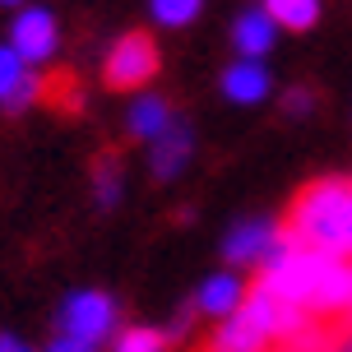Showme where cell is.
Instances as JSON below:
<instances>
[{
    "label": "cell",
    "instance_id": "6da1fadb",
    "mask_svg": "<svg viewBox=\"0 0 352 352\" xmlns=\"http://www.w3.org/2000/svg\"><path fill=\"white\" fill-rule=\"evenodd\" d=\"M278 236L301 250H324V255L348 260L352 255V181H311L292 199Z\"/></svg>",
    "mask_w": 352,
    "mask_h": 352
},
{
    "label": "cell",
    "instance_id": "7a4b0ae2",
    "mask_svg": "<svg viewBox=\"0 0 352 352\" xmlns=\"http://www.w3.org/2000/svg\"><path fill=\"white\" fill-rule=\"evenodd\" d=\"M116 329V301L107 292H70L65 306H60V338H74V343H102L107 334Z\"/></svg>",
    "mask_w": 352,
    "mask_h": 352
},
{
    "label": "cell",
    "instance_id": "3957f363",
    "mask_svg": "<svg viewBox=\"0 0 352 352\" xmlns=\"http://www.w3.org/2000/svg\"><path fill=\"white\" fill-rule=\"evenodd\" d=\"M158 74V47H153V37L148 33H125L111 52H107V65H102V79L107 88H144L148 79Z\"/></svg>",
    "mask_w": 352,
    "mask_h": 352
},
{
    "label": "cell",
    "instance_id": "277c9868",
    "mask_svg": "<svg viewBox=\"0 0 352 352\" xmlns=\"http://www.w3.org/2000/svg\"><path fill=\"white\" fill-rule=\"evenodd\" d=\"M56 19L47 10H19L14 23H10V52L23 60V65H42V60H52L56 52Z\"/></svg>",
    "mask_w": 352,
    "mask_h": 352
},
{
    "label": "cell",
    "instance_id": "5b68a950",
    "mask_svg": "<svg viewBox=\"0 0 352 352\" xmlns=\"http://www.w3.org/2000/svg\"><path fill=\"white\" fill-rule=\"evenodd\" d=\"M274 236H278V228H274V223H260V218L236 223V228L228 232V241H223V255H228V260H236V264L264 260V255H269V246H274Z\"/></svg>",
    "mask_w": 352,
    "mask_h": 352
},
{
    "label": "cell",
    "instance_id": "8992f818",
    "mask_svg": "<svg viewBox=\"0 0 352 352\" xmlns=\"http://www.w3.org/2000/svg\"><path fill=\"white\" fill-rule=\"evenodd\" d=\"M269 348H274V343L264 338L260 324H255L246 311H236L232 320H223V329L209 338V348H204V352H269Z\"/></svg>",
    "mask_w": 352,
    "mask_h": 352
},
{
    "label": "cell",
    "instance_id": "52a82bcc",
    "mask_svg": "<svg viewBox=\"0 0 352 352\" xmlns=\"http://www.w3.org/2000/svg\"><path fill=\"white\" fill-rule=\"evenodd\" d=\"M241 301H246V287L232 278V274H213L204 287H199V297H195V306L204 311V316H218V320H232L236 311H241Z\"/></svg>",
    "mask_w": 352,
    "mask_h": 352
},
{
    "label": "cell",
    "instance_id": "ba28073f",
    "mask_svg": "<svg viewBox=\"0 0 352 352\" xmlns=\"http://www.w3.org/2000/svg\"><path fill=\"white\" fill-rule=\"evenodd\" d=\"M232 42H236V52L246 56V60H260V56L274 47V19L264 14V10L236 14V23H232Z\"/></svg>",
    "mask_w": 352,
    "mask_h": 352
},
{
    "label": "cell",
    "instance_id": "9c48e42d",
    "mask_svg": "<svg viewBox=\"0 0 352 352\" xmlns=\"http://www.w3.org/2000/svg\"><path fill=\"white\" fill-rule=\"evenodd\" d=\"M172 107L162 102V98H140V102L130 107V116H125V125H130V135L135 140H148V144H158L167 130H172Z\"/></svg>",
    "mask_w": 352,
    "mask_h": 352
},
{
    "label": "cell",
    "instance_id": "30bf717a",
    "mask_svg": "<svg viewBox=\"0 0 352 352\" xmlns=\"http://www.w3.org/2000/svg\"><path fill=\"white\" fill-rule=\"evenodd\" d=\"M186 158H190V125L172 121V130L153 144V176H158V181H172V176L186 167Z\"/></svg>",
    "mask_w": 352,
    "mask_h": 352
},
{
    "label": "cell",
    "instance_id": "8fae6325",
    "mask_svg": "<svg viewBox=\"0 0 352 352\" xmlns=\"http://www.w3.org/2000/svg\"><path fill=\"white\" fill-rule=\"evenodd\" d=\"M223 93L232 102H260L269 93V74H264L260 60H236L228 74H223Z\"/></svg>",
    "mask_w": 352,
    "mask_h": 352
},
{
    "label": "cell",
    "instance_id": "7c38bea8",
    "mask_svg": "<svg viewBox=\"0 0 352 352\" xmlns=\"http://www.w3.org/2000/svg\"><path fill=\"white\" fill-rule=\"evenodd\" d=\"M264 14L274 19V28L283 23V28L301 33L320 19V0H264Z\"/></svg>",
    "mask_w": 352,
    "mask_h": 352
},
{
    "label": "cell",
    "instance_id": "4fadbf2b",
    "mask_svg": "<svg viewBox=\"0 0 352 352\" xmlns=\"http://www.w3.org/2000/svg\"><path fill=\"white\" fill-rule=\"evenodd\" d=\"M93 195H98L102 209H111L121 199V162L111 158V153H102V158L93 162Z\"/></svg>",
    "mask_w": 352,
    "mask_h": 352
},
{
    "label": "cell",
    "instance_id": "5bb4252c",
    "mask_svg": "<svg viewBox=\"0 0 352 352\" xmlns=\"http://www.w3.org/2000/svg\"><path fill=\"white\" fill-rule=\"evenodd\" d=\"M111 352H167V334L162 329H121L111 338Z\"/></svg>",
    "mask_w": 352,
    "mask_h": 352
},
{
    "label": "cell",
    "instance_id": "9a60e30c",
    "mask_svg": "<svg viewBox=\"0 0 352 352\" xmlns=\"http://www.w3.org/2000/svg\"><path fill=\"white\" fill-rule=\"evenodd\" d=\"M199 10H204V0H153V19L167 28H186Z\"/></svg>",
    "mask_w": 352,
    "mask_h": 352
},
{
    "label": "cell",
    "instance_id": "2e32d148",
    "mask_svg": "<svg viewBox=\"0 0 352 352\" xmlns=\"http://www.w3.org/2000/svg\"><path fill=\"white\" fill-rule=\"evenodd\" d=\"M23 74H28V65H23L10 47H0V102H5V98L23 84Z\"/></svg>",
    "mask_w": 352,
    "mask_h": 352
},
{
    "label": "cell",
    "instance_id": "e0dca14e",
    "mask_svg": "<svg viewBox=\"0 0 352 352\" xmlns=\"http://www.w3.org/2000/svg\"><path fill=\"white\" fill-rule=\"evenodd\" d=\"M37 98H42V79H37V74H23V84H19L0 107H5V111H23V107L37 102Z\"/></svg>",
    "mask_w": 352,
    "mask_h": 352
},
{
    "label": "cell",
    "instance_id": "ac0fdd59",
    "mask_svg": "<svg viewBox=\"0 0 352 352\" xmlns=\"http://www.w3.org/2000/svg\"><path fill=\"white\" fill-rule=\"evenodd\" d=\"M311 107H316V93H311V88H292V93L283 98V111H287V116H306Z\"/></svg>",
    "mask_w": 352,
    "mask_h": 352
},
{
    "label": "cell",
    "instance_id": "d6986e66",
    "mask_svg": "<svg viewBox=\"0 0 352 352\" xmlns=\"http://www.w3.org/2000/svg\"><path fill=\"white\" fill-rule=\"evenodd\" d=\"M47 352H93V348H88V343H74V338H56Z\"/></svg>",
    "mask_w": 352,
    "mask_h": 352
},
{
    "label": "cell",
    "instance_id": "ffe728a7",
    "mask_svg": "<svg viewBox=\"0 0 352 352\" xmlns=\"http://www.w3.org/2000/svg\"><path fill=\"white\" fill-rule=\"evenodd\" d=\"M0 352H28V348H23L14 334H0Z\"/></svg>",
    "mask_w": 352,
    "mask_h": 352
},
{
    "label": "cell",
    "instance_id": "44dd1931",
    "mask_svg": "<svg viewBox=\"0 0 352 352\" xmlns=\"http://www.w3.org/2000/svg\"><path fill=\"white\" fill-rule=\"evenodd\" d=\"M0 5H19V0H0Z\"/></svg>",
    "mask_w": 352,
    "mask_h": 352
}]
</instances>
